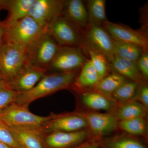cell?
Wrapping results in <instances>:
<instances>
[{
	"mask_svg": "<svg viewBox=\"0 0 148 148\" xmlns=\"http://www.w3.org/2000/svg\"><path fill=\"white\" fill-rule=\"evenodd\" d=\"M79 71L47 73L31 90L18 92L14 103L29 107L37 99L71 88Z\"/></svg>",
	"mask_w": 148,
	"mask_h": 148,
	"instance_id": "6da1fadb",
	"label": "cell"
},
{
	"mask_svg": "<svg viewBox=\"0 0 148 148\" xmlns=\"http://www.w3.org/2000/svg\"><path fill=\"white\" fill-rule=\"evenodd\" d=\"M6 42L13 43L27 48L31 47L45 32L29 15L16 21L5 22Z\"/></svg>",
	"mask_w": 148,
	"mask_h": 148,
	"instance_id": "7a4b0ae2",
	"label": "cell"
},
{
	"mask_svg": "<svg viewBox=\"0 0 148 148\" xmlns=\"http://www.w3.org/2000/svg\"><path fill=\"white\" fill-rule=\"evenodd\" d=\"M56 114L47 116L37 115L31 112L28 107L13 103L0 112V120L9 127L39 129L44 123Z\"/></svg>",
	"mask_w": 148,
	"mask_h": 148,
	"instance_id": "3957f363",
	"label": "cell"
},
{
	"mask_svg": "<svg viewBox=\"0 0 148 148\" xmlns=\"http://www.w3.org/2000/svg\"><path fill=\"white\" fill-rule=\"evenodd\" d=\"M28 61L27 48L6 42L0 50V73L5 82L12 79Z\"/></svg>",
	"mask_w": 148,
	"mask_h": 148,
	"instance_id": "277c9868",
	"label": "cell"
},
{
	"mask_svg": "<svg viewBox=\"0 0 148 148\" xmlns=\"http://www.w3.org/2000/svg\"><path fill=\"white\" fill-rule=\"evenodd\" d=\"M46 32L61 47L80 46L85 48L82 34L63 14L52 20Z\"/></svg>",
	"mask_w": 148,
	"mask_h": 148,
	"instance_id": "5b68a950",
	"label": "cell"
},
{
	"mask_svg": "<svg viewBox=\"0 0 148 148\" xmlns=\"http://www.w3.org/2000/svg\"><path fill=\"white\" fill-rule=\"evenodd\" d=\"M47 32L28 49V61L32 65L47 71L61 47Z\"/></svg>",
	"mask_w": 148,
	"mask_h": 148,
	"instance_id": "8992f818",
	"label": "cell"
},
{
	"mask_svg": "<svg viewBox=\"0 0 148 148\" xmlns=\"http://www.w3.org/2000/svg\"><path fill=\"white\" fill-rule=\"evenodd\" d=\"M86 48L80 46L61 47L47 71L69 72L79 71L87 61Z\"/></svg>",
	"mask_w": 148,
	"mask_h": 148,
	"instance_id": "52a82bcc",
	"label": "cell"
},
{
	"mask_svg": "<svg viewBox=\"0 0 148 148\" xmlns=\"http://www.w3.org/2000/svg\"><path fill=\"white\" fill-rule=\"evenodd\" d=\"M82 35L85 42L106 56L108 62L113 57L115 41L103 25L89 24Z\"/></svg>",
	"mask_w": 148,
	"mask_h": 148,
	"instance_id": "ba28073f",
	"label": "cell"
},
{
	"mask_svg": "<svg viewBox=\"0 0 148 148\" xmlns=\"http://www.w3.org/2000/svg\"><path fill=\"white\" fill-rule=\"evenodd\" d=\"M88 127L87 122L79 112H74L56 114L55 116L44 123L39 128L43 133L53 132H74Z\"/></svg>",
	"mask_w": 148,
	"mask_h": 148,
	"instance_id": "9c48e42d",
	"label": "cell"
},
{
	"mask_svg": "<svg viewBox=\"0 0 148 148\" xmlns=\"http://www.w3.org/2000/svg\"><path fill=\"white\" fill-rule=\"evenodd\" d=\"M64 2L63 0H34L28 15L46 30L52 20L63 15Z\"/></svg>",
	"mask_w": 148,
	"mask_h": 148,
	"instance_id": "30bf717a",
	"label": "cell"
},
{
	"mask_svg": "<svg viewBox=\"0 0 148 148\" xmlns=\"http://www.w3.org/2000/svg\"><path fill=\"white\" fill-rule=\"evenodd\" d=\"M102 25L115 40L132 44L148 50V37L143 31L134 30L127 25L113 23L108 20Z\"/></svg>",
	"mask_w": 148,
	"mask_h": 148,
	"instance_id": "8fae6325",
	"label": "cell"
},
{
	"mask_svg": "<svg viewBox=\"0 0 148 148\" xmlns=\"http://www.w3.org/2000/svg\"><path fill=\"white\" fill-rule=\"evenodd\" d=\"M47 73V71L37 67L27 61L19 71L6 82L11 88L18 92L32 89Z\"/></svg>",
	"mask_w": 148,
	"mask_h": 148,
	"instance_id": "7c38bea8",
	"label": "cell"
},
{
	"mask_svg": "<svg viewBox=\"0 0 148 148\" xmlns=\"http://www.w3.org/2000/svg\"><path fill=\"white\" fill-rule=\"evenodd\" d=\"M90 132L84 129L74 132L57 131L44 133L46 148H71L80 145L88 138Z\"/></svg>",
	"mask_w": 148,
	"mask_h": 148,
	"instance_id": "4fadbf2b",
	"label": "cell"
},
{
	"mask_svg": "<svg viewBox=\"0 0 148 148\" xmlns=\"http://www.w3.org/2000/svg\"><path fill=\"white\" fill-rule=\"evenodd\" d=\"M79 113L86 121L88 127L93 135L104 136L118 128L119 120L112 114L92 112Z\"/></svg>",
	"mask_w": 148,
	"mask_h": 148,
	"instance_id": "5bb4252c",
	"label": "cell"
},
{
	"mask_svg": "<svg viewBox=\"0 0 148 148\" xmlns=\"http://www.w3.org/2000/svg\"><path fill=\"white\" fill-rule=\"evenodd\" d=\"M63 15L82 34L89 25L86 5L82 0H67L64 2Z\"/></svg>",
	"mask_w": 148,
	"mask_h": 148,
	"instance_id": "9a60e30c",
	"label": "cell"
},
{
	"mask_svg": "<svg viewBox=\"0 0 148 148\" xmlns=\"http://www.w3.org/2000/svg\"><path fill=\"white\" fill-rule=\"evenodd\" d=\"M9 127L21 148H46L43 140L44 133L39 128Z\"/></svg>",
	"mask_w": 148,
	"mask_h": 148,
	"instance_id": "2e32d148",
	"label": "cell"
},
{
	"mask_svg": "<svg viewBox=\"0 0 148 148\" xmlns=\"http://www.w3.org/2000/svg\"><path fill=\"white\" fill-rule=\"evenodd\" d=\"M110 69L127 79L137 82H143L144 79L140 73L137 63L114 56L109 61Z\"/></svg>",
	"mask_w": 148,
	"mask_h": 148,
	"instance_id": "e0dca14e",
	"label": "cell"
},
{
	"mask_svg": "<svg viewBox=\"0 0 148 148\" xmlns=\"http://www.w3.org/2000/svg\"><path fill=\"white\" fill-rule=\"evenodd\" d=\"M100 80L98 73L88 58L80 70L71 88L80 91L93 88Z\"/></svg>",
	"mask_w": 148,
	"mask_h": 148,
	"instance_id": "ac0fdd59",
	"label": "cell"
},
{
	"mask_svg": "<svg viewBox=\"0 0 148 148\" xmlns=\"http://www.w3.org/2000/svg\"><path fill=\"white\" fill-rule=\"evenodd\" d=\"M34 0H0V10L8 11L5 22L18 20L29 14V10Z\"/></svg>",
	"mask_w": 148,
	"mask_h": 148,
	"instance_id": "d6986e66",
	"label": "cell"
},
{
	"mask_svg": "<svg viewBox=\"0 0 148 148\" xmlns=\"http://www.w3.org/2000/svg\"><path fill=\"white\" fill-rule=\"evenodd\" d=\"M147 110L143 104L132 99L123 103L120 106L115 116L119 121L144 118L147 114Z\"/></svg>",
	"mask_w": 148,
	"mask_h": 148,
	"instance_id": "ffe728a7",
	"label": "cell"
},
{
	"mask_svg": "<svg viewBox=\"0 0 148 148\" xmlns=\"http://www.w3.org/2000/svg\"><path fill=\"white\" fill-rule=\"evenodd\" d=\"M81 100L84 105L92 110L108 111L112 108V103L107 96L95 90L83 92Z\"/></svg>",
	"mask_w": 148,
	"mask_h": 148,
	"instance_id": "44dd1931",
	"label": "cell"
},
{
	"mask_svg": "<svg viewBox=\"0 0 148 148\" xmlns=\"http://www.w3.org/2000/svg\"><path fill=\"white\" fill-rule=\"evenodd\" d=\"M127 80L114 72L100 80L93 88V90L106 96H110Z\"/></svg>",
	"mask_w": 148,
	"mask_h": 148,
	"instance_id": "7402d4cb",
	"label": "cell"
},
{
	"mask_svg": "<svg viewBox=\"0 0 148 148\" xmlns=\"http://www.w3.org/2000/svg\"><path fill=\"white\" fill-rule=\"evenodd\" d=\"M86 3L89 24L102 25L108 20L106 12V1L88 0Z\"/></svg>",
	"mask_w": 148,
	"mask_h": 148,
	"instance_id": "603a6c76",
	"label": "cell"
},
{
	"mask_svg": "<svg viewBox=\"0 0 148 148\" xmlns=\"http://www.w3.org/2000/svg\"><path fill=\"white\" fill-rule=\"evenodd\" d=\"M143 50L144 49L138 45L115 41L114 56L136 62Z\"/></svg>",
	"mask_w": 148,
	"mask_h": 148,
	"instance_id": "cb8c5ba5",
	"label": "cell"
},
{
	"mask_svg": "<svg viewBox=\"0 0 148 148\" xmlns=\"http://www.w3.org/2000/svg\"><path fill=\"white\" fill-rule=\"evenodd\" d=\"M86 50L89 60L98 73L101 80L109 74L110 68L108 59L103 54L96 51L85 42Z\"/></svg>",
	"mask_w": 148,
	"mask_h": 148,
	"instance_id": "d4e9b609",
	"label": "cell"
},
{
	"mask_svg": "<svg viewBox=\"0 0 148 148\" xmlns=\"http://www.w3.org/2000/svg\"><path fill=\"white\" fill-rule=\"evenodd\" d=\"M138 85L135 82L127 80L118 88L111 96L116 101L122 103L130 101L136 95Z\"/></svg>",
	"mask_w": 148,
	"mask_h": 148,
	"instance_id": "484cf974",
	"label": "cell"
},
{
	"mask_svg": "<svg viewBox=\"0 0 148 148\" xmlns=\"http://www.w3.org/2000/svg\"><path fill=\"white\" fill-rule=\"evenodd\" d=\"M119 127L128 134L141 136L147 132V124L144 118L119 121Z\"/></svg>",
	"mask_w": 148,
	"mask_h": 148,
	"instance_id": "4316f807",
	"label": "cell"
},
{
	"mask_svg": "<svg viewBox=\"0 0 148 148\" xmlns=\"http://www.w3.org/2000/svg\"><path fill=\"white\" fill-rule=\"evenodd\" d=\"M103 144L107 148H147L140 141L124 135L107 139Z\"/></svg>",
	"mask_w": 148,
	"mask_h": 148,
	"instance_id": "83f0119b",
	"label": "cell"
},
{
	"mask_svg": "<svg viewBox=\"0 0 148 148\" xmlns=\"http://www.w3.org/2000/svg\"><path fill=\"white\" fill-rule=\"evenodd\" d=\"M18 93L11 88L6 82L0 85V112L14 103Z\"/></svg>",
	"mask_w": 148,
	"mask_h": 148,
	"instance_id": "f1b7e54d",
	"label": "cell"
},
{
	"mask_svg": "<svg viewBox=\"0 0 148 148\" xmlns=\"http://www.w3.org/2000/svg\"><path fill=\"white\" fill-rule=\"evenodd\" d=\"M0 141L12 148H22L14 137L9 127L1 120Z\"/></svg>",
	"mask_w": 148,
	"mask_h": 148,
	"instance_id": "f546056e",
	"label": "cell"
},
{
	"mask_svg": "<svg viewBox=\"0 0 148 148\" xmlns=\"http://www.w3.org/2000/svg\"><path fill=\"white\" fill-rule=\"evenodd\" d=\"M136 63L143 78L147 81L148 79V50H143Z\"/></svg>",
	"mask_w": 148,
	"mask_h": 148,
	"instance_id": "4dcf8cb0",
	"label": "cell"
},
{
	"mask_svg": "<svg viewBox=\"0 0 148 148\" xmlns=\"http://www.w3.org/2000/svg\"><path fill=\"white\" fill-rule=\"evenodd\" d=\"M137 98L140 101L141 104L147 110L148 108V87L147 85L144 82H141L138 85Z\"/></svg>",
	"mask_w": 148,
	"mask_h": 148,
	"instance_id": "1f68e13d",
	"label": "cell"
},
{
	"mask_svg": "<svg viewBox=\"0 0 148 148\" xmlns=\"http://www.w3.org/2000/svg\"><path fill=\"white\" fill-rule=\"evenodd\" d=\"M6 26L3 21H0V50L6 42Z\"/></svg>",
	"mask_w": 148,
	"mask_h": 148,
	"instance_id": "d6a6232c",
	"label": "cell"
},
{
	"mask_svg": "<svg viewBox=\"0 0 148 148\" xmlns=\"http://www.w3.org/2000/svg\"><path fill=\"white\" fill-rule=\"evenodd\" d=\"M71 148H99L94 143L85 142Z\"/></svg>",
	"mask_w": 148,
	"mask_h": 148,
	"instance_id": "836d02e7",
	"label": "cell"
},
{
	"mask_svg": "<svg viewBox=\"0 0 148 148\" xmlns=\"http://www.w3.org/2000/svg\"><path fill=\"white\" fill-rule=\"evenodd\" d=\"M0 148H12L0 141Z\"/></svg>",
	"mask_w": 148,
	"mask_h": 148,
	"instance_id": "e575fe53",
	"label": "cell"
},
{
	"mask_svg": "<svg viewBox=\"0 0 148 148\" xmlns=\"http://www.w3.org/2000/svg\"><path fill=\"white\" fill-rule=\"evenodd\" d=\"M5 82V81L3 79L1 74L0 73V85Z\"/></svg>",
	"mask_w": 148,
	"mask_h": 148,
	"instance_id": "d590c367",
	"label": "cell"
},
{
	"mask_svg": "<svg viewBox=\"0 0 148 148\" xmlns=\"http://www.w3.org/2000/svg\"></svg>",
	"mask_w": 148,
	"mask_h": 148,
	"instance_id": "8d00e7d4",
	"label": "cell"
}]
</instances>
